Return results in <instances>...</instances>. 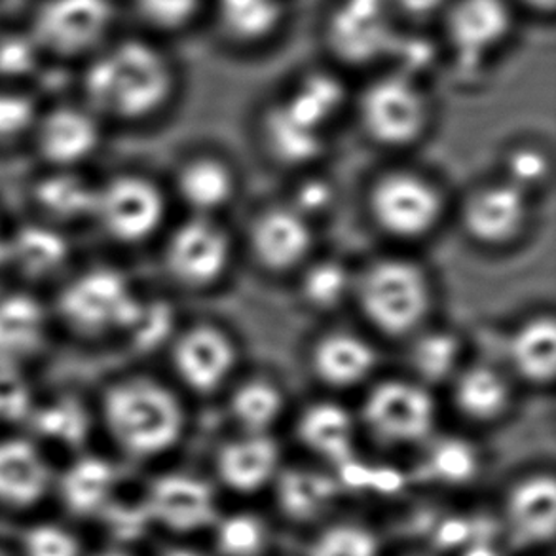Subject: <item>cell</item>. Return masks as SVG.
Here are the masks:
<instances>
[{
	"label": "cell",
	"mask_w": 556,
	"mask_h": 556,
	"mask_svg": "<svg viewBox=\"0 0 556 556\" xmlns=\"http://www.w3.org/2000/svg\"><path fill=\"white\" fill-rule=\"evenodd\" d=\"M177 86L174 61L151 38L109 40L80 65L75 98L109 129L137 128L164 111Z\"/></svg>",
	"instance_id": "1"
},
{
	"label": "cell",
	"mask_w": 556,
	"mask_h": 556,
	"mask_svg": "<svg viewBox=\"0 0 556 556\" xmlns=\"http://www.w3.org/2000/svg\"><path fill=\"white\" fill-rule=\"evenodd\" d=\"M46 301L58 342L86 352L124 344L144 296L118 264L83 255Z\"/></svg>",
	"instance_id": "2"
},
{
	"label": "cell",
	"mask_w": 556,
	"mask_h": 556,
	"mask_svg": "<svg viewBox=\"0 0 556 556\" xmlns=\"http://www.w3.org/2000/svg\"><path fill=\"white\" fill-rule=\"evenodd\" d=\"M96 426L131 458L169 451L182 433L185 414L166 383L141 372L109 376L91 390Z\"/></svg>",
	"instance_id": "3"
},
{
	"label": "cell",
	"mask_w": 556,
	"mask_h": 556,
	"mask_svg": "<svg viewBox=\"0 0 556 556\" xmlns=\"http://www.w3.org/2000/svg\"><path fill=\"white\" fill-rule=\"evenodd\" d=\"M166 218V195L159 182L131 167L98 174L90 228L113 249H136L151 241Z\"/></svg>",
	"instance_id": "4"
},
{
	"label": "cell",
	"mask_w": 556,
	"mask_h": 556,
	"mask_svg": "<svg viewBox=\"0 0 556 556\" xmlns=\"http://www.w3.org/2000/svg\"><path fill=\"white\" fill-rule=\"evenodd\" d=\"M114 0H40L27 30L46 60L80 63L113 40Z\"/></svg>",
	"instance_id": "5"
},
{
	"label": "cell",
	"mask_w": 556,
	"mask_h": 556,
	"mask_svg": "<svg viewBox=\"0 0 556 556\" xmlns=\"http://www.w3.org/2000/svg\"><path fill=\"white\" fill-rule=\"evenodd\" d=\"M109 129L75 96L45 101L27 156L37 167L93 169L105 149Z\"/></svg>",
	"instance_id": "6"
},
{
	"label": "cell",
	"mask_w": 556,
	"mask_h": 556,
	"mask_svg": "<svg viewBox=\"0 0 556 556\" xmlns=\"http://www.w3.org/2000/svg\"><path fill=\"white\" fill-rule=\"evenodd\" d=\"M363 314L376 329L401 337L413 332L428 314V279L416 264L383 258L370 264L354 286Z\"/></svg>",
	"instance_id": "7"
},
{
	"label": "cell",
	"mask_w": 556,
	"mask_h": 556,
	"mask_svg": "<svg viewBox=\"0 0 556 556\" xmlns=\"http://www.w3.org/2000/svg\"><path fill=\"white\" fill-rule=\"evenodd\" d=\"M83 258L75 233L14 215L8 236V286L48 294Z\"/></svg>",
	"instance_id": "8"
},
{
	"label": "cell",
	"mask_w": 556,
	"mask_h": 556,
	"mask_svg": "<svg viewBox=\"0 0 556 556\" xmlns=\"http://www.w3.org/2000/svg\"><path fill=\"white\" fill-rule=\"evenodd\" d=\"M401 23L390 0H331L324 15V40L334 60L359 67L393 55Z\"/></svg>",
	"instance_id": "9"
},
{
	"label": "cell",
	"mask_w": 556,
	"mask_h": 556,
	"mask_svg": "<svg viewBox=\"0 0 556 556\" xmlns=\"http://www.w3.org/2000/svg\"><path fill=\"white\" fill-rule=\"evenodd\" d=\"M519 17L513 0H451L437 25L456 65L471 73L509 45Z\"/></svg>",
	"instance_id": "10"
},
{
	"label": "cell",
	"mask_w": 556,
	"mask_h": 556,
	"mask_svg": "<svg viewBox=\"0 0 556 556\" xmlns=\"http://www.w3.org/2000/svg\"><path fill=\"white\" fill-rule=\"evenodd\" d=\"M58 344L45 294L23 287L0 289V369L38 375Z\"/></svg>",
	"instance_id": "11"
},
{
	"label": "cell",
	"mask_w": 556,
	"mask_h": 556,
	"mask_svg": "<svg viewBox=\"0 0 556 556\" xmlns=\"http://www.w3.org/2000/svg\"><path fill=\"white\" fill-rule=\"evenodd\" d=\"M359 118L375 141L401 147L420 136L428 122V99L416 76L395 68L363 90Z\"/></svg>",
	"instance_id": "12"
},
{
	"label": "cell",
	"mask_w": 556,
	"mask_h": 556,
	"mask_svg": "<svg viewBox=\"0 0 556 556\" xmlns=\"http://www.w3.org/2000/svg\"><path fill=\"white\" fill-rule=\"evenodd\" d=\"M98 174L93 169L33 167L23 182L22 215L65 232L86 233L90 228Z\"/></svg>",
	"instance_id": "13"
},
{
	"label": "cell",
	"mask_w": 556,
	"mask_h": 556,
	"mask_svg": "<svg viewBox=\"0 0 556 556\" xmlns=\"http://www.w3.org/2000/svg\"><path fill=\"white\" fill-rule=\"evenodd\" d=\"M370 211L383 232L420 238L441 218L443 202L437 188L418 175L391 174L372 188Z\"/></svg>",
	"instance_id": "14"
},
{
	"label": "cell",
	"mask_w": 556,
	"mask_h": 556,
	"mask_svg": "<svg viewBox=\"0 0 556 556\" xmlns=\"http://www.w3.org/2000/svg\"><path fill=\"white\" fill-rule=\"evenodd\" d=\"M363 418L383 443H416L433 428L435 405L418 383L390 380L372 388L363 406Z\"/></svg>",
	"instance_id": "15"
},
{
	"label": "cell",
	"mask_w": 556,
	"mask_h": 556,
	"mask_svg": "<svg viewBox=\"0 0 556 556\" xmlns=\"http://www.w3.org/2000/svg\"><path fill=\"white\" fill-rule=\"evenodd\" d=\"M230 263V240L207 217H195L179 226L167 240L164 264L175 281L205 287L217 281Z\"/></svg>",
	"instance_id": "16"
},
{
	"label": "cell",
	"mask_w": 556,
	"mask_h": 556,
	"mask_svg": "<svg viewBox=\"0 0 556 556\" xmlns=\"http://www.w3.org/2000/svg\"><path fill=\"white\" fill-rule=\"evenodd\" d=\"M205 17L226 42L258 48L286 29L291 4L289 0H210Z\"/></svg>",
	"instance_id": "17"
},
{
	"label": "cell",
	"mask_w": 556,
	"mask_h": 556,
	"mask_svg": "<svg viewBox=\"0 0 556 556\" xmlns=\"http://www.w3.org/2000/svg\"><path fill=\"white\" fill-rule=\"evenodd\" d=\"M25 428L37 441L80 446L96 428L91 391L78 388H40L37 403Z\"/></svg>",
	"instance_id": "18"
},
{
	"label": "cell",
	"mask_w": 556,
	"mask_h": 556,
	"mask_svg": "<svg viewBox=\"0 0 556 556\" xmlns=\"http://www.w3.org/2000/svg\"><path fill=\"white\" fill-rule=\"evenodd\" d=\"M172 362L177 376L195 391L217 390L232 372L236 348L215 327H194L175 340Z\"/></svg>",
	"instance_id": "19"
},
{
	"label": "cell",
	"mask_w": 556,
	"mask_h": 556,
	"mask_svg": "<svg viewBox=\"0 0 556 556\" xmlns=\"http://www.w3.org/2000/svg\"><path fill=\"white\" fill-rule=\"evenodd\" d=\"M50 467L37 439L17 431L0 435V504H37L50 486Z\"/></svg>",
	"instance_id": "20"
},
{
	"label": "cell",
	"mask_w": 556,
	"mask_h": 556,
	"mask_svg": "<svg viewBox=\"0 0 556 556\" xmlns=\"http://www.w3.org/2000/svg\"><path fill=\"white\" fill-rule=\"evenodd\" d=\"M527 217V192L509 181L477 190L464 210L467 232L486 245L513 240L525 226Z\"/></svg>",
	"instance_id": "21"
},
{
	"label": "cell",
	"mask_w": 556,
	"mask_h": 556,
	"mask_svg": "<svg viewBox=\"0 0 556 556\" xmlns=\"http://www.w3.org/2000/svg\"><path fill=\"white\" fill-rule=\"evenodd\" d=\"M147 507L154 519L175 532H190L215 520V502L205 482L167 475L152 482Z\"/></svg>",
	"instance_id": "22"
},
{
	"label": "cell",
	"mask_w": 556,
	"mask_h": 556,
	"mask_svg": "<svg viewBox=\"0 0 556 556\" xmlns=\"http://www.w3.org/2000/svg\"><path fill=\"white\" fill-rule=\"evenodd\" d=\"M251 245L258 263L270 270H289L312 249V228L306 217L291 207H278L256 218Z\"/></svg>",
	"instance_id": "23"
},
{
	"label": "cell",
	"mask_w": 556,
	"mask_h": 556,
	"mask_svg": "<svg viewBox=\"0 0 556 556\" xmlns=\"http://www.w3.org/2000/svg\"><path fill=\"white\" fill-rule=\"evenodd\" d=\"M278 459V446L271 439L263 433H251L220 451L218 475L236 492H255L274 475Z\"/></svg>",
	"instance_id": "24"
},
{
	"label": "cell",
	"mask_w": 556,
	"mask_h": 556,
	"mask_svg": "<svg viewBox=\"0 0 556 556\" xmlns=\"http://www.w3.org/2000/svg\"><path fill=\"white\" fill-rule=\"evenodd\" d=\"M376 365L375 350L350 332H332L319 340L314 350L317 376L334 388L363 382Z\"/></svg>",
	"instance_id": "25"
},
{
	"label": "cell",
	"mask_w": 556,
	"mask_h": 556,
	"mask_svg": "<svg viewBox=\"0 0 556 556\" xmlns=\"http://www.w3.org/2000/svg\"><path fill=\"white\" fill-rule=\"evenodd\" d=\"M299 435L312 451L339 466L352 462L354 421L342 406L332 403L309 406L299 421Z\"/></svg>",
	"instance_id": "26"
},
{
	"label": "cell",
	"mask_w": 556,
	"mask_h": 556,
	"mask_svg": "<svg viewBox=\"0 0 556 556\" xmlns=\"http://www.w3.org/2000/svg\"><path fill=\"white\" fill-rule=\"evenodd\" d=\"M509 517L525 542H547L555 535L556 486L551 477L522 482L509 500Z\"/></svg>",
	"instance_id": "27"
},
{
	"label": "cell",
	"mask_w": 556,
	"mask_h": 556,
	"mask_svg": "<svg viewBox=\"0 0 556 556\" xmlns=\"http://www.w3.org/2000/svg\"><path fill=\"white\" fill-rule=\"evenodd\" d=\"M45 101L33 86L0 84V156H27Z\"/></svg>",
	"instance_id": "28"
},
{
	"label": "cell",
	"mask_w": 556,
	"mask_h": 556,
	"mask_svg": "<svg viewBox=\"0 0 556 556\" xmlns=\"http://www.w3.org/2000/svg\"><path fill=\"white\" fill-rule=\"evenodd\" d=\"M233 187L230 167L215 159L188 162L177 175V192L198 217H205L230 202Z\"/></svg>",
	"instance_id": "29"
},
{
	"label": "cell",
	"mask_w": 556,
	"mask_h": 556,
	"mask_svg": "<svg viewBox=\"0 0 556 556\" xmlns=\"http://www.w3.org/2000/svg\"><path fill=\"white\" fill-rule=\"evenodd\" d=\"M513 365L530 382L547 383L556 369V325L549 316L530 319L513 334Z\"/></svg>",
	"instance_id": "30"
},
{
	"label": "cell",
	"mask_w": 556,
	"mask_h": 556,
	"mask_svg": "<svg viewBox=\"0 0 556 556\" xmlns=\"http://www.w3.org/2000/svg\"><path fill=\"white\" fill-rule=\"evenodd\" d=\"M264 137L271 154L287 164L308 162L324 147L321 129L294 116L283 103L274 106L266 116Z\"/></svg>",
	"instance_id": "31"
},
{
	"label": "cell",
	"mask_w": 556,
	"mask_h": 556,
	"mask_svg": "<svg viewBox=\"0 0 556 556\" xmlns=\"http://www.w3.org/2000/svg\"><path fill=\"white\" fill-rule=\"evenodd\" d=\"M114 469L99 456H80L61 475V496L76 515L96 511L113 489Z\"/></svg>",
	"instance_id": "32"
},
{
	"label": "cell",
	"mask_w": 556,
	"mask_h": 556,
	"mask_svg": "<svg viewBox=\"0 0 556 556\" xmlns=\"http://www.w3.org/2000/svg\"><path fill=\"white\" fill-rule=\"evenodd\" d=\"M456 403L469 418L492 420L509 405V386L497 370L475 365L456 380Z\"/></svg>",
	"instance_id": "33"
},
{
	"label": "cell",
	"mask_w": 556,
	"mask_h": 556,
	"mask_svg": "<svg viewBox=\"0 0 556 556\" xmlns=\"http://www.w3.org/2000/svg\"><path fill=\"white\" fill-rule=\"evenodd\" d=\"M342 99L344 90L334 76L314 73L304 76L301 84H296L293 93L281 103L301 121L321 129L325 122L331 121L332 114L339 111Z\"/></svg>",
	"instance_id": "34"
},
{
	"label": "cell",
	"mask_w": 556,
	"mask_h": 556,
	"mask_svg": "<svg viewBox=\"0 0 556 556\" xmlns=\"http://www.w3.org/2000/svg\"><path fill=\"white\" fill-rule=\"evenodd\" d=\"M337 486L324 475L286 471L279 479L278 497L287 517L308 520L331 502Z\"/></svg>",
	"instance_id": "35"
},
{
	"label": "cell",
	"mask_w": 556,
	"mask_h": 556,
	"mask_svg": "<svg viewBox=\"0 0 556 556\" xmlns=\"http://www.w3.org/2000/svg\"><path fill=\"white\" fill-rule=\"evenodd\" d=\"M233 418L251 433H263L278 420L283 408V395L274 383L251 380L240 386L232 395Z\"/></svg>",
	"instance_id": "36"
},
{
	"label": "cell",
	"mask_w": 556,
	"mask_h": 556,
	"mask_svg": "<svg viewBox=\"0 0 556 556\" xmlns=\"http://www.w3.org/2000/svg\"><path fill=\"white\" fill-rule=\"evenodd\" d=\"M45 61L29 30L0 29V84L30 86Z\"/></svg>",
	"instance_id": "37"
},
{
	"label": "cell",
	"mask_w": 556,
	"mask_h": 556,
	"mask_svg": "<svg viewBox=\"0 0 556 556\" xmlns=\"http://www.w3.org/2000/svg\"><path fill=\"white\" fill-rule=\"evenodd\" d=\"M210 0H131L137 20L160 35L190 29L205 17Z\"/></svg>",
	"instance_id": "38"
},
{
	"label": "cell",
	"mask_w": 556,
	"mask_h": 556,
	"mask_svg": "<svg viewBox=\"0 0 556 556\" xmlns=\"http://www.w3.org/2000/svg\"><path fill=\"white\" fill-rule=\"evenodd\" d=\"M40 383L37 375L0 369V429L25 428L37 403Z\"/></svg>",
	"instance_id": "39"
},
{
	"label": "cell",
	"mask_w": 556,
	"mask_h": 556,
	"mask_svg": "<svg viewBox=\"0 0 556 556\" xmlns=\"http://www.w3.org/2000/svg\"><path fill=\"white\" fill-rule=\"evenodd\" d=\"M459 342L451 332L424 334L413 350L414 369L428 382H441L458 367Z\"/></svg>",
	"instance_id": "40"
},
{
	"label": "cell",
	"mask_w": 556,
	"mask_h": 556,
	"mask_svg": "<svg viewBox=\"0 0 556 556\" xmlns=\"http://www.w3.org/2000/svg\"><path fill=\"white\" fill-rule=\"evenodd\" d=\"M304 296L316 308H334L348 291L352 281L344 266L337 263H319L304 278Z\"/></svg>",
	"instance_id": "41"
},
{
	"label": "cell",
	"mask_w": 556,
	"mask_h": 556,
	"mask_svg": "<svg viewBox=\"0 0 556 556\" xmlns=\"http://www.w3.org/2000/svg\"><path fill=\"white\" fill-rule=\"evenodd\" d=\"M429 466L431 471L443 481L466 482L477 471V456L466 441L446 439L437 444L431 452Z\"/></svg>",
	"instance_id": "42"
},
{
	"label": "cell",
	"mask_w": 556,
	"mask_h": 556,
	"mask_svg": "<svg viewBox=\"0 0 556 556\" xmlns=\"http://www.w3.org/2000/svg\"><path fill=\"white\" fill-rule=\"evenodd\" d=\"M263 545V525L255 517H232L218 532V549L226 556H255L261 553Z\"/></svg>",
	"instance_id": "43"
},
{
	"label": "cell",
	"mask_w": 556,
	"mask_h": 556,
	"mask_svg": "<svg viewBox=\"0 0 556 556\" xmlns=\"http://www.w3.org/2000/svg\"><path fill=\"white\" fill-rule=\"evenodd\" d=\"M309 556H376V542L362 528H331L314 543Z\"/></svg>",
	"instance_id": "44"
},
{
	"label": "cell",
	"mask_w": 556,
	"mask_h": 556,
	"mask_svg": "<svg viewBox=\"0 0 556 556\" xmlns=\"http://www.w3.org/2000/svg\"><path fill=\"white\" fill-rule=\"evenodd\" d=\"M27 556H78L75 538L58 527H37L25 538Z\"/></svg>",
	"instance_id": "45"
},
{
	"label": "cell",
	"mask_w": 556,
	"mask_h": 556,
	"mask_svg": "<svg viewBox=\"0 0 556 556\" xmlns=\"http://www.w3.org/2000/svg\"><path fill=\"white\" fill-rule=\"evenodd\" d=\"M549 175V164L543 152L534 149H520L509 156V182L527 192V188L545 181Z\"/></svg>",
	"instance_id": "46"
},
{
	"label": "cell",
	"mask_w": 556,
	"mask_h": 556,
	"mask_svg": "<svg viewBox=\"0 0 556 556\" xmlns=\"http://www.w3.org/2000/svg\"><path fill=\"white\" fill-rule=\"evenodd\" d=\"M451 0H390L391 10L399 23L424 27L439 23Z\"/></svg>",
	"instance_id": "47"
},
{
	"label": "cell",
	"mask_w": 556,
	"mask_h": 556,
	"mask_svg": "<svg viewBox=\"0 0 556 556\" xmlns=\"http://www.w3.org/2000/svg\"><path fill=\"white\" fill-rule=\"evenodd\" d=\"M327 203H329V188L325 187V182H308L306 187H302L296 211L306 217L308 213L321 210Z\"/></svg>",
	"instance_id": "48"
},
{
	"label": "cell",
	"mask_w": 556,
	"mask_h": 556,
	"mask_svg": "<svg viewBox=\"0 0 556 556\" xmlns=\"http://www.w3.org/2000/svg\"><path fill=\"white\" fill-rule=\"evenodd\" d=\"M15 213L10 211L7 202L0 195V289L8 286V271H7V253H8V236H10V228H12V220H14Z\"/></svg>",
	"instance_id": "49"
},
{
	"label": "cell",
	"mask_w": 556,
	"mask_h": 556,
	"mask_svg": "<svg viewBox=\"0 0 556 556\" xmlns=\"http://www.w3.org/2000/svg\"><path fill=\"white\" fill-rule=\"evenodd\" d=\"M467 535H469V527L464 520H446L437 532V545L439 547H454V545L466 542Z\"/></svg>",
	"instance_id": "50"
},
{
	"label": "cell",
	"mask_w": 556,
	"mask_h": 556,
	"mask_svg": "<svg viewBox=\"0 0 556 556\" xmlns=\"http://www.w3.org/2000/svg\"><path fill=\"white\" fill-rule=\"evenodd\" d=\"M401 486H403V479L395 471L370 469L369 489H375L376 492H382V494H391V492H397Z\"/></svg>",
	"instance_id": "51"
},
{
	"label": "cell",
	"mask_w": 556,
	"mask_h": 556,
	"mask_svg": "<svg viewBox=\"0 0 556 556\" xmlns=\"http://www.w3.org/2000/svg\"><path fill=\"white\" fill-rule=\"evenodd\" d=\"M513 4L519 8L520 14H528L530 17H555L556 0H513Z\"/></svg>",
	"instance_id": "52"
},
{
	"label": "cell",
	"mask_w": 556,
	"mask_h": 556,
	"mask_svg": "<svg viewBox=\"0 0 556 556\" xmlns=\"http://www.w3.org/2000/svg\"><path fill=\"white\" fill-rule=\"evenodd\" d=\"M466 556H496V553L489 549V547H484V545H479V547H473V549L469 551Z\"/></svg>",
	"instance_id": "53"
},
{
	"label": "cell",
	"mask_w": 556,
	"mask_h": 556,
	"mask_svg": "<svg viewBox=\"0 0 556 556\" xmlns=\"http://www.w3.org/2000/svg\"><path fill=\"white\" fill-rule=\"evenodd\" d=\"M166 556H200L195 555V553H192V551H185V549H174L169 551Z\"/></svg>",
	"instance_id": "54"
},
{
	"label": "cell",
	"mask_w": 556,
	"mask_h": 556,
	"mask_svg": "<svg viewBox=\"0 0 556 556\" xmlns=\"http://www.w3.org/2000/svg\"><path fill=\"white\" fill-rule=\"evenodd\" d=\"M101 556H128V555H121V553H106V555Z\"/></svg>",
	"instance_id": "55"
},
{
	"label": "cell",
	"mask_w": 556,
	"mask_h": 556,
	"mask_svg": "<svg viewBox=\"0 0 556 556\" xmlns=\"http://www.w3.org/2000/svg\"><path fill=\"white\" fill-rule=\"evenodd\" d=\"M0 556H4V555H0Z\"/></svg>",
	"instance_id": "56"
}]
</instances>
